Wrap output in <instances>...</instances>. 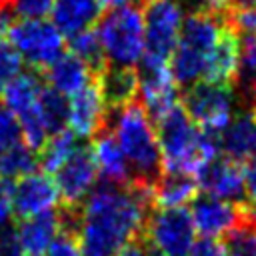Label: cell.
<instances>
[{
	"mask_svg": "<svg viewBox=\"0 0 256 256\" xmlns=\"http://www.w3.org/2000/svg\"><path fill=\"white\" fill-rule=\"evenodd\" d=\"M154 182L96 186L76 210H62L64 224L72 226L82 256H114L136 242L154 206Z\"/></svg>",
	"mask_w": 256,
	"mask_h": 256,
	"instance_id": "cell-1",
	"label": "cell"
},
{
	"mask_svg": "<svg viewBox=\"0 0 256 256\" xmlns=\"http://www.w3.org/2000/svg\"><path fill=\"white\" fill-rule=\"evenodd\" d=\"M164 172H182L198 176V172L218 156L216 136L200 130L178 104L154 122Z\"/></svg>",
	"mask_w": 256,
	"mask_h": 256,
	"instance_id": "cell-2",
	"label": "cell"
},
{
	"mask_svg": "<svg viewBox=\"0 0 256 256\" xmlns=\"http://www.w3.org/2000/svg\"><path fill=\"white\" fill-rule=\"evenodd\" d=\"M106 128L116 138L132 172V180L156 182L162 172L156 126L138 100L108 114Z\"/></svg>",
	"mask_w": 256,
	"mask_h": 256,
	"instance_id": "cell-3",
	"label": "cell"
},
{
	"mask_svg": "<svg viewBox=\"0 0 256 256\" xmlns=\"http://www.w3.org/2000/svg\"><path fill=\"white\" fill-rule=\"evenodd\" d=\"M226 24L218 14L196 10L182 22L178 42L170 56V72L178 86H192L206 76L208 62L222 38Z\"/></svg>",
	"mask_w": 256,
	"mask_h": 256,
	"instance_id": "cell-4",
	"label": "cell"
},
{
	"mask_svg": "<svg viewBox=\"0 0 256 256\" xmlns=\"http://www.w3.org/2000/svg\"><path fill=\"white\" fill-rule=\"evenodd\" d=\"M102 54L110 66L136 68L144 54V12L138 4L108 10L96 28Z\"/></svg>",
	"mask_w": 256,
	"mask_h": 256,
	"instance_id": "cell-5",
	"label": "cell"
},
{
	"mask_svg": "<svg viewBox=\"0 0 256 256\" xmlns=\"http://www.w3.org/2000/svg\"><path fill=\"white\" fill-rule=\"evenodd\" d=\"M144 54L140 62L168 64L184 22L180 0H144Z\"/></svg>",
	"mask_w": 256,
	"mask_h": 256,
	"instance_id": "cell-6",
	"label": "cell"
},
{
	"mask_svg": "<svg viewBox=\"0 0 256 256\" xmlns=\"http://www.w3.org/2000/svg\"><path fill=\"white\" fill-rule=\"evenodd\" d=\"M144 244L162 256H190L196 230L190 210L184 206H156L144 224Z\"/></svg>",
	"mask_w": 256,
	"mask_h": 256,
	"instance_id": "cell-7",
	"label": "cell"
},
{
	"mask_svg": "<svg viewBox=\"0 0 256 256\" xmlns=\"http://www.w3.org/2000/svg\"><path fill=\"white\" fill-rule=\"evenodd\" d=\"M232 84L196 82L182 96V108L188 118L204 132L218 136L234 118Z\"/></svg>",
	"mask_w": 256,
	"mask_h": 256,
	"instance_id": "cell-8",
	"label": "cell"
},
{
	"mask_svg": "<svg viewBox=\"0 0 256 256\" xmlns=\"http://www.w3.org/2000/svg\"><path fill=\"white\" fill-rule=\"evenodd\" d=\"M6 36L20 58L40 72L46 70L56 58H60L66 48L64 34L46 18L18 20L10 24Z\"/></svg>",
	"mask_w": 256,
	"mask_h": 256,
	"instance_id": "cell-9",
	"label": "cell"
},
{
	"mask_svg": "<svg viewBox=\"0 0 256 256\" xmlns=\"http://www.w3.org/2000/svg\"><path fill=\"white\" fill-rule=\"evenodd\" d=\"M138 102L146 114L156 122L180 102L178 82L174 80L168 64L138 62Z\"/></svg>",
	"mask_w": 256,
	"mask_h": 256,
	"instance_id": "cell-10",
	"label": "cell"
},
{
	"mask_svg": "<svg viewBox=\"0 0 256 256\" xmlns=\"http://www.w3.org/2000/svg\"><path fill=\"white\" fill-rule=\"evenodd\" d=\"M56 188L64 210H76L84 198L96 188L98 170L90 148L80 146L56 172Z\"/></svg>",
	"mask_w": 256,
	"mask_h": 256,
	"instance_id": "cell-11",
	"label": "cell"
},
{
	"mask_svg": "<svg viewBox=\"0 0 256 256\" xmlns=\"http://www.w3.org/2000/svg\"><path fill=\"white\" fill-rule=\"evenodd\" d=\"M60 196L56 182L46 172H30L16 180L12 186L14 212L20 218L50 212L58 206Z\"/></svg>",
	"mask_w": 256,
	"mask_h": 256,
	"instance_id": "cell-12",
	"label": "cell"
},
{
	"mask_svg": "<svg viewBox=\"0 0 256 256\" xmlns=\"http://www.w3.org/2000/svg\"><path fill=\"white\" fill-rule=\"evenodd\" d=\"M190 216L194 230L202 234V238H218L242 220L244 210L242 204L204 194L192 200Z\"/></svg>",
	"mask_w": 256,
	"mask_h": 256,
	"instance_id": "cell-13",
	"label": "cell"
},
{
	"mask_svg": "<svg viewBox=\"0 0 256 256\" xmlns=\"http://www.w3.org/2000/svg\"><path fill=\"white\" fill-rule=\"evenodd\" d=\"M108 114L96 80L68 98V128L78 138H94L106 128Z\"/></svg>",
	"mask_w": 256,
	"mask_h": 256,
	"instance_id": "cell-14",
	"label": "cell"
},
{
	"mask_svg": "<svg viewBox=\"0 0 256 256\" xmlns=\"http://www.w3.org/2000/svg\"><path fill=\"white\" fill-rule=\"evenodd\" d=\"M198 184L206 190V194L242 204L244 202V166L228 156L214 158L206 164L198 176Z\"/></svg>",
	"mask_w": 256,
	"mask_h": 256,
	"instance_id": "cell-15",
	"label": "cell"
},
{
	"mask_svg": "<svg viewBox=\"0 0 256 256\" xmlns=\"http://www.w3.org/2000/svg\"><path fill=\"white\" fill-rule=\"evenodd\" d=\"M62 226L64 216L54 210L22 218L14 230L22 256H44Z\"/></svg>",
	"mask_w": 256,
	"mask_h": 256,
	"instance_id": "cell-16",
	"label": "cell"
},
{
	"mask_svg": "<svg viewBox=\"0 0 256 256\" xmlns=\"http://www.w3.org/2000/svg\"><path fill=\"white\" fill-rule=\"evenodd\" d=\"M90 152L98 170V176L106 182V184H130L132 182V172L130 166L126 162L124 152L120 150L116 138L112 136V132L108 128L100 130L92 144H90Z\"/></svg>",
	"mask_w": 256,
	"mask_h": 256,
	"instance_id": "cell-17",
	"label": "cell"
},
{
	"mask_svg": "<svg viewBox=\"0 0 256 256\" xmlns=\"http://www.w3.org/2000/svg\"><path fill=\"white\" fill-rule=\"evenodd\" d=\"M96 86L100 90V96H102L108 112L138 100L136 68L106 64L100 72H96Z\"/></svg>",
	"mask_w": 256,
	"mask_h": 256,
	"instance_id": "cell-18",
	"label": "cell"
},
{
	"mask_svg": "<svg viewBox=\"0 0 256 256\" xmlns=\"http://www.w3.org/2000/svg\"><path fill=\"white\" fill-rule=\"evenodd\" d=\"M42 74H44L42 76L44 82L56 92L64 94L66 98L74 96L76 92H80L82 88H86L90 82L96 80V72L72 52L56 58L46 70H42Z\"/></svg>",
	"mask_w": 256,
	"mask_h": 256,
	"instance_id": "cell-19",
	"label": "cell"
},
{
	"mask_svg": "<svg viewBox=\"0 0 256 256\" xmlns=\"http://www.w3.org/2000/svg\"><path fill=\"white\" fill-rule=\"evenodd\" d=\"M224 156L236 162H248L256 158V110L240 112L220 132L218 140Z\"/></svg>",
	"mask_w": 256,
	"mask_h": 256,
	"instance_id": "cell-20",
	"label": "cell"
},
{
	"mask_svg": "<svg viewBox=\"0 0 256 256\" xmlns=\"http://www.w3.org/2000/svg\"><path fill=\"white\" fill-rule=\"evenodd\" d=\"M240 62H242V40L238 36V30L226 24L222 38L208 62L204 82L232 84L240 74Z\"/></svg>",
	"mask_w": 256,
	"mask_h": 256,
	"instance_id": "cell-21",
	"label": "cell"
},
{
	"mask_svg": "<svg viewBox=\"0 0 256 256\" xmlns=\"http://www.w3.org/2000/svg\"><path fill=\"white\" fill-rule=\"evenodd\" d=\"M100 10L96 0H54L50 16L64 38H70L92 28L100 18Z\"/></svg>",
	"mask_w": 256,
	"mask_h": 256,
	"instance_id": "cell-22",
	"label": "cell"
},
{
	"mask_svg": "<svg viewBox=\"0 0 256 256\" xmlns=\"http://www.w3.org/2000/svg\"><path fill=\"white\" fill-rule=\"evenodd\" d=\"M46 86L42 74H38V70H30V72H20L4 90H2V98H4V106L12 112L14 118L24 116L26 112L34 110L40 98L42 88Z\"/></svg>",
	"mask_w": 256,
	"mask_h": 256,
	"instance_id": "cell-23",
	"label": "cell"
},
{
	"mask_svg": "<svg viewBox=\"0 0 256 256\" xmlns=\"http://www.w3.org/2000/svg\"><path fill=\"white\" fill-rule=\"evenodd\" d=\"M198 196L196 176L182 172H164L152 186L154 206H184Z\"/></svg>",
	"mask_w": 256,
	"mask_h": 256,
	"instance_id": "cell-24",
	"label": "cell"
},
{
	"mask_svg": "<svg viewBox=\"0 0 256 256\" xmlns=\"http://www.w3.org/2000/svg\"><path fill=\"white\" fill-rule=\"evenodd\" d=\"M78 140L80 138L70 128H64L60 132L50 134L48 140L42 144L40 156H38V164L42 166V172L54 174L80 148V142Z\"/></svg>",
	"mask_w": 256,
	"mask_h": 256,
	"instance_id": "cell-25",
	"label": "cell"
},
{
	"mask_svg": "<svg viewBox=\"0 0 256 256\" xmlns=\"http://www.w3.org/2000/svg\"><path fill=\"white\" fill-rule=\"evenodd\" d=\"M38 164V154L22 140L8 146L0 152V178L4 180H18L30 172H34Z\"/></svg>",
	"mask_w": 256,
	"mask_h": 256,
	"instance_id": "cell-26",
	"label": "cell"
},
{
	"mask_svg": "<svg viewBox=\"0 0 256 256\" xmlns=\"http://www.w3.org/2000/svg\"><path fill=\"white\" fill-rule=\"evenodd\" d=\"M38 114L48 134L68 128V98L46 84L38 98Z\"/></svg>",
	"mask_w": 256,
	"mask_h": 256,
	"instance_id": "cell-27",
	"label": "cell"
},
{
	"mask_svg": "<svg viewBox=\"0 0 256 256\" xmlns=\"http://www.w3.org/2000/svg\"><path fill=\"white\" fill-rule=\"evenodd\" d=\"M242 220L226 232V252L228 256H256V216L250 214L242 204Z\"/></svg>",
	"mask_w": 256,
	"mask_h": 256,
	"instance_id": "cell-28",
	"label": "cell"
},
{
	"mask_svg": "<svg viewBox=\"0 0 256 256\" xmlns=\"http://www.w3.org/2000/svg\"><path fill=\"white\" fill-rule=\"evenodd\" d=\"M66 46L70 48V52L74 56H78L80 60H84L94 72H100L106 66L104 54H102V46L98 40V34L94 28L82 30L70 38H66Z\"/></svg>",
	"mask_w": 256,
	"mask_h": 256,
	"instance_id": "cell-29",
	"label": "cell"
},
{
	"mask_svg": "<svg viewBox=\"0 0 256 256\" xmlns=\"http://www.w3.org/2000/svg\"><path fill=\"white\" fill-rule=\"evenodd\" d=\"M54 0H8V12L18 20H38L52 12Z\"/></svg>",
	"mask_w": 256,
	"mask_h": 256,
	"instance_id": "cell-30",
	"label": "cell"
},
{
	"mask_svg": "<svg viewBox=\"0 0 256 256\" xmlns=\"http://www.w3.org/2000/svg\"><path fill=\"white\" fill-rule=\"evenodd\" d=\"M20 72H22L20 54L16 52V48L10 42L0 40V94Z\"/></svg>",
	"mask_w": 256,
	"mask_h": 256,
	"instance_id": "cell-31",
	"label": "cell"
},
{
	"mask_svg": "<svg viewBox=\"0 0 256 256\" xmlns=\"http://www.w3.org/2000/svg\"><path fill=\"white\" fill-rule=\"evenodd\" d=\"M44 256H82V248L74 228L64 224L56 234V238L52 240V244L48 246Z\"/></svg>",
	"mask_w": 256,
	"mask_h": 256,
	"instance_id": "cell-32",
	"label": "cell"
},
{
	"mask_svg": "<svg viewBox=\"0 0 256 256\" xmlns=\"http://www.w3.org/2000/svg\"><path fill=\"white\" fill-rule=\"evenodd\" d=\"M240 70L248 82L250 94L256 92V38L246 36V40L242 42V62H240Z\"/></svg>",
	"mask_w": 256,
	"mask_h": 256,
	"instance_id": "cell-33",
	"label": "cell"
},
{
	"mask_svg": "<svg viewBox=\"0 0 256 256\" xmlns=\"http://www.w3.org/2000/svg\"><path fill=\"white\" fill-rule=\"evenodd\" d=\"M20 140V128L12 112L0 102V152Z\"/></svg>",
	"mask_w": 256,
	"mask_h": 256,
	"instance_id": "cell-34",
	"label": "cell"
},
{
	"mask_svg": "<svg viewBox=\"0 0 256 256\" xmlns=\"http://www.w3.org/2000/svg\"><path fill=\"white\" fill-rule=\"evenodd\" d=\"M234 28L244 32L250 38H256V4L252 6H242L232 14Z\"/></svg>",
	"mask_w": 256,
	"mask_h": 256,
	"instance_id": "cell-35",
	"label": "cell"
},
{
	"mask_svg": "<svg viewBox=\"0 0 256 256\" xmlns=\"http://www.w3.org/2000/svg\"><path fill=\"white\" fill-rule=\"evenodd\" d=\"M246 210L256 214V158L244 166V202Z\"/></svg>",
	"mask_w": 256,
	"mask_h": 256,
	"instance_id": "cell-36",
	"label": "cell"
},
{
	"mask_svg": "<svg viewBox=\"0 0 256 256\" xmlns=\"http://www.w3.org/2000/svg\"><path fill=\"white\" fill-rule=\"evenodd\" d=\"M14 214V204H12V184L10 180L0 178V228L8 224V220Z\"/></svg>",
	"mask_w": 256,
	"mask_h": 256,
	"instance_id": "cell-37",
	"label": "cell"
},
{
	"mask_svg": "<svg viewBox=\"0 0 256 256\" xmlns=\"http://www.w3.org/2000/svg\"><path fill=\"white\" fill-rule=\"evenodd\" d=\"M190 256H228V252L216 238H200L194 242Z\"/></svg>",
	"mask_w": 256,
	"mask_h": 256,
	"instance_id": "cell-38",
	"label": "cell"
},
{
	"mask_svg": "<svg viewBox=\"0 0 256 256\" xmlns=\"http://www.w3.org/2000/svg\"><path fill=\"white\" fill-rule=\"evenodd\" d=\"M0 256H22L14 230L0 228Z\"/></svg>",
	"mask_w": 256,
	"mask_h": 256,
	"instance_id": "cell-39",
	"label": "cell"
},
{
	"mask_svg": "<svg viewBox=\"0 0 256 256\" xmlns=\"http://www.w3.org/2000/svg\"><path fill=\"white\" fill-rule=\"evenodd\" d=\"M200 2H202L204 10L212 12V14H220V12L228 10L230 4H232V0H200Z\"/></svg>",
	"mask_w": 256,
	"mask_h": 256,
	"instance_id": "cell-40",
	"label": "cell"
},
{
	"mask_svg": "<svg viewBox=\"0 0 256 256\" xmlns=\"http://www.w3.org/2000/svg\"><path fill=\"white\" fill-rule=\"evenodd\" d=\"M114 256H146V250H144V244H140L136 240V242H130L128 246H124L122 250H118Z\"/></svg>",
	"mask_w": 256,
	"mask_h": 256,
	"instance_id": "cell-41",
	"label": "cell"
},
{
	"mask_svg": "<svg viewBox=\"0 0 256 256\" xmlns=\"http://www.w3.org/2000/svg\"><path fill=\"white\" fill-rule=\"evenodd\" d=\"M10 18H12V14L6 10V8H0V40L6 36V32H8V28H10Z\"/></svg>",
	"mask_w": 256,
	"mask_h": 256,
	"instance_id": "cell-42",
	"label": "cell"
},
{
	"mask_svg": "<svg viewBox=\"0 0 256 256\" xmlns=\"http://www.w3.org/2000/svg\"><path fill=\"white\" fill-rule=\"evenodd\" d=\"M100 8H106V10H112V8H120V6H126V4H132L134 0H96Z\"/></svg>",
	"mask_w": 256,
	"mask_h": 256,
	"instance_id": "cell-43",
	"label": "cell"
},
{
	"mask_svg": "<svg viewBox=\"0 0 256 256\" xmlns=\"http://www.w3.org/2000/svg\"><path fill=\"white\" fill-rule=\"evenodd\" d=\"M234 4H238V8H242V6H252V4H256V0H232Z\"/></svg>",
	"mask_w": 256,
	"mask_h": 256,
	"instance_id": "cell-44",
	"label": "cell"
}]
</instances>
